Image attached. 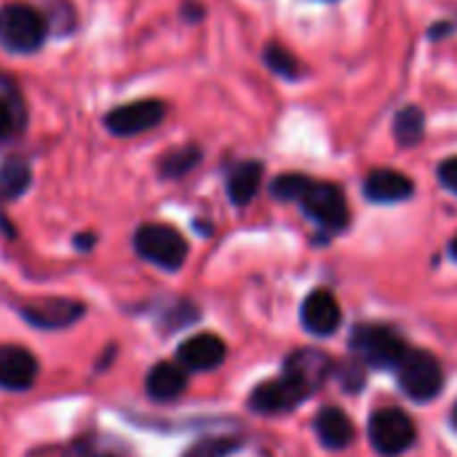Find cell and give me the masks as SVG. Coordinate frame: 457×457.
<instances>
[{
	"label": "cell",
	"instance_id": "19",
	"mask_svg": "<svg viewBox=\"0 0 457 457\" xmlns=\"http://www.w3.org/2000/svg\"><path fill=\"white\" fill-rule=\"evenodd\" d=\"M426 134V115L418 104H407L394 118V137L402 147H415Z\"/></svg>",
	"mask_w": 457,
	"mask_h": 457
},
{
	"label": "cell",
	"instance_id": "31",
	"mask_svg": "<svg viewBox=\"0 0 457 457\" xmlns=\"http://www.w3.org/2000/svg\"><path fill=\"white\" fill-rule=\"evenodd\" d=\"M450 254H453V257H455V260H457V236H455V238H453V244H450Z\"/></svg>",
	"mask_w": 457,
	"mask_h": 457
},
{
	"label": "cell",
	"instance_id": "8",
	"mask_svg": "<svg viewBox=\"0 0 457 457\" xmlns=\"http://www.w3.org/2000/svg\"><path fill=\"white\" fill-rule=\"evenodd\" d=\"M305 396L308 394L284 375L278 380H268V383L257 386L249 396V407L260 415H281V412L295 410Z\"/></svg>",
	"mask_w": 457,
	"mask_h": 457
},
{
	"label": "cell",
	"instance_id": "1",
	"mask_svg": "<svg viewBox=\"0 0 457 457\" xmlns=\"http://www.w3.org/2000/svg\"><path fill=\"white\" fill-rule=\"evenodd\" d=\"M48 32V21L27 3L0 8V46L11 54H35Z\"/></svg>",
	"mask_w": 457,
	"mask_h": 457
},
{
	"label": "cell",
	"instance_id": "4",
	"mask_svg": "<svg viewBox=\"0 0 457 457\" xmlns=\"http://www.w3.org/2000/svg\"><path fill=\"white\" fill-rule=\"evenodd\" d=\"M396 378L399 388L412 402H431L434 396H439L445 386L442 364L426 351H407L404 359L396 364Z\"/></svg>",
	"mask_w": 457,
	"mask_h": 457
},
{
	"label": "cell",
	"instance_id": "16",
	"mask_svg": "<svg viewBox=\"0 0 457 457\" xmlns=\"http://www.w3.org/2000/svg\"><path fill=\"white\" fill-rule=\"evenodd\" d=\"M316 434L324 447L329 450H345L353 442V423L340 407H324L316 415Z\"/></svg>",
	"mask_w": 457,
	"mask_h": 457
},
{
	"label": "cell",
	"instance_id": "10",
	"mask_svg": "<svg viewBox=\"0 0 457 457\" xmlns=\"http://www.w3.org/2000/svg\"><path fill=\"white\" fill-rule=\"evenodd\" d=\"M83 313H86V308L80 303L59 300V297L40 300V303H32V305L21 308V316L32 327H40V329H64V327L75 324Z\"/></svg>",
	"mask_w": 457,
	"mask_h": 457
},
{
	"label": "cell",
	"instance_id": "29",
	"mask_svg": "<svg viewBox=\"0 0 457 457\" xmlns=\"http://www.w3.org/2000/svg\"><path fill=\"white\" fill-rule=\"evenodd\" d=\"M91 244H94V236H91V233L75 238V246H78V249H91Z\"/></svg>",
	"mask_w": 457,
	"mask_h": 457
},
{
	"label": "cell",
	"instance_id": "13",
	"mask_svg": "<svg viewBox=\"0 0 457 457\" xmlns=\"http://www.w3.org/2000/svg\"><path fill=\"white\" fill-rule=\"evenodd\" d=\"M415 185L407 174L396 169H375L364 179V195L372 204H399L412 198Z\"/></svg>",
	"mask_w": 457,
	"mask_h": 457
},
{
	"label": "cell",
	"instance_id": "23",
	"mask_svg": "<svg viewBox=\"0 0 457 457\" xmlns=\"http://www.w3.org/2000/svg\"><path fill=\"white\" fill-rule=\"evenodd\" d=\"M262 59H265V64H268L276 75H281V78L295 80V78L300 75V62H297V56H295L292 51H287L284 46H278V43H268L265 51H262Z\"/></svg>",
	"mask_w": 457,
	"mask_h": 457
},
{
	"label": "cell",
	"instance_id": "22",
	"mask_svg": "<svg viewBox=\"0 0 457 457\" xmlns=\"http://www.w3.org/2000/svg\"><path fill=\"white\" fill-rule=\"evenodd\" d=\"M120 447L110 436H86L67 447L64 457H120Z\"/></svg>",
	"mask_w": 457,
	"mask_h": 457
},
{
	"label": "cell",
	"instance_id": "32",
	"mask_svg": "<svg viewBox=\"0 0 457 457\" xmlns=\"http://www.w3.org/2000/svg\"><path fill=\"white\" fill-rule=\"evenodd\" d=\"M455 426H457V407H455Z\"/></svg>",
	"mask_w": 457,
	"mask_h": 457
},
{
	"label": "cell",
	"instance_id": "17",
	"mask_svg": "<svg viewBox=\"0 0 457 457\" xmlns=\"http://www.w3.org/2000/svg\"><path fill=\"white\" fill-rule=\"evenodd\" d=\"M262 163L260 161H244L238 166H233V171L228 174V195L236 206H246L262 185Z\"/></svg>",
	"mask_w": 457,
	"mask_h": 457
},
{
	"label": "cell",
	"instance_id": "21",
	"mask_svg": "<svg viewBox=\"0 0 457 457\" xmlns=\"http://www.w3.org/2000/svg\"><path fill=\"white\" fill-rule=\"evenodd\" d=\"M201 161V150L195 145H187V147H177L171 153H166L158 163V171L163 179H179L185 177L187 171H193V166Z\"/></svg>",
	"mask_w": 457,
	"mask_h": 457
},
{
	"label": "cell",
	"instance_id": "25",
	"mask_svg": "<svg viewBox=\"0 0 457 457\" xmlns=\"http://www.w3.org/2000/svg\"><path fill=\"white\" fill-rule=\"evenodd\" d=\"M236 450H241V442L238 439H230V436H209V439L195 442L182 457H228L233 455Z\"/></svg>",
	"mask_w": 457,
	"mask_h": 457
},
{
	"label": "cell",
	"instance_id": "18",
	"mask_svg": "<svg viewBox=\"0 0 457 457\" xmlns=\"http://www.w3.org/2000/svg\"><path fill=\"white\" fill-rule=\"evenodd\" d=\"M24 126V104L16 86L0 75V145L13 139Z\"/></svg>",
	"mask_w": 457,
	"mask_h": 457
},
{
	"label": "cell",
	"instance_id": "11",
	"mask_svg": "<svg viewBox=\"0 0 457 457\" xmlns=\"http://www.w3.org/2000/svg\"><path fill=\"white\" fill-rule=\"evenodd\" d=\"M225 353L228 348L217 335H195L179 345L177 359L187 372H209L225 361Z\"/></svg>",
	"mask_w": 457,
	"mask_h": 457
},
{
	"label": "cell",
	"instance_id": "7",
	"mask_svg": "<svg viewBox=\"0 0 457 457\" xmlns=\"http://www.w3.org/2000/svg\"><path fill=\"white\" fill-rule=\"evenodd\" d=\"M166 118V104L161 99H139L120 104L104 115V126L115 137H137L155 129Z\"/></svg>",
	"mask_w": 457,
	"mask_h": 457
},
{
	"label": "cell",
	"instance_id": "9",
	"mask_svg": "<svg viewBox=\"0 0 457 457\" xmlns=\"http://www.w3.org/2000/svg\"><path fill=\"white\" fill-rule=\"evenodd\" d=\"M300 316H303V327H305L308 332L319 335V337L332 335V332L340 327V321H343L340 303H337V297H335L332 292H327V289H316L313 295H308L305 303H303Z\"/></svg>",
	"mask_w": 457,
	"mask_h": 457
},
{
	"label": "cell",
	"instance_id": "20",
	"mask_svg": "<svg viewBox=\"0 0 457 457\" xmlns=\"http://www.w3.org/2000/svg\"><path fill=\"white\" fill-rule=\"evenodd\" d=\"M29 166L21 158H5L0 163V195L3 198H16L29 187Z\"/></svg>",
	"mask_w": 457,
	"mask_h": 457
},
{
	"label": "cell",
	"instance_id": "27",
	"mask_svg": "<svg viewBox=\"0 0 457 457\" xmlns=\"http://www.w3.org/2000/svg\"><path fill=\"white\" fill-rule=\"evenodd\" d=\"M182 16H185L187 21H198V19L204 16V8H201V5H195V3H185Z\"/></svg>",
	"mask_w": 457,
	"mask_h": 457
},
{
	"label": "cell",
	"instance_id": "12",
	"mask_svg": "<svg viewBox=\"0 0 457 457\" xmlns=\"http://www.w3.org/2000/svg\"><path fill=\"white\" fill-rule=\"evenodd\" d=\"M37 378V361L27 348L3 345L0 348V388L27 391Z\"/></svg>",
	"mask_w": 457,
	"mask_h": 457
},
{
	"label": "cell",
	"instance_id": "28",
	"mask_svg": "<svg viewBox=\"0 0 457 457\" xmlns=\"http://www.w3.org/2000/svg\"><path fill=\"white\" fill-rule=\"evenodd\" d=\"M453 27H455L453 21H445V24H434L428 35H431V37H445L447 32H453Z\"/></svg>",
	"mask_w": 457,
	"mask_h": 457
},
{
	"label": "cell",
	"instance_id": "14",
	"mask_svg": "<svg viewBox=\"0 0 457 457\" xmlns=\"http://www.w3.org/2000/svg\"><path fill=\"white\" fill-rule=\"evenodd\" d=\"M329 370H332V364L321 351H297L287 361L284 375L292 383H297L305 394H311L313 388H319L329 378Z\"/></svg>",
	"mask_w": 457,
	"mask_h": 457
},
{
	"label": "cell",
	"instance_id": "24",
	"mask_svg": "<svg viewBox=\"0 0 457 457\" xmlns=\"http://www.w3.org/2000/svg\"><path fill=\"white\" fill-rule=\"evenodd\" d=\"M311 177H305V174H297V171H292V174H281V177H276L273 179V185H270V193L276 195V198H281V201H300L303 195H305V190L311 187Z\"/></svg>",
	"mask_w": 457,
	"mask_h": 457
},
{
	"label": "cell",
	"instance_id": "2",
	"mask_svg": "<svg viewBox=\"0 0 457 457\" xmlns=\"http://www.w3.org/2000/svg\"><path fill=\"white\" fill-rule=\"evenodd\" d=\"M134 249L142 260L163 268V270H179L187 260V241L179 230L147 222L134 233Z\"/></svg>",
	"mask_w": 457,
	"mask_h": 457
},
{
	"label": "cell",
	"instance_id": "15",
	"mask_svg": "<svg viewBox=\"0 0 457 457\" xmlns=\"http://www.w3.org/2000/svg\"><path fill=\"white\" fill-rule=\"evenodd\" d=\"M145 388L153 402H174L187 388V370L182 364L161 361L150 370Z\"/></svg>",
	"mask_w": 457,
	"mask_h": 457
},
{
	"label": "cell",
	"instance_id": "30",
	"mask_svg": "<svg viewBox=\"0 0 457 457\" xmlns=\"http://www.w3.org/2000/svg\"><path fill=\"white\" fill-rule=\"evenodd\" d=\"M0 230H3V233H5L8 238H13V225H11V222H8V220L3 217V212H0Z\"/></svg>",
	"mask_w": 457,
	"mask_h": 457
},
{
	"label": "cell",
	"instance_id": "5",
	"mask_svg": "<svg viewBox=\"0 0 457 457\" xmlns=\"http://www.w3.org/2000/svg\"><path fill=\"white\" fill-rule=\"evenodd\" d=\"M303 212L321 225L329 233H337L348 225L351 212H348V201L340 185L335 182H311V187L305 190V195L300 198Z\"/></svg>",
	"mask_w": 457,
	"mask_h": 457
},
{
	"label": "cell",
	"instance_id": "6",
	"mask_svg": "<svg viewBox=\"0 0 457 457\" xmlns=\"http://www.w3.org/2000/svg\"><path fill=\"white\" fill-rule=\"evenodd\" d=\"M370 442L386 457H396L407 453L415 445V423L407 412L383 407L370 418Z\"/></svg>",
	"mask_w": 457,
	"mask_h": 457
},
{
	"label": "cell",
	"instance_id": "26",
	"mask_svg": "<svg viewBox=\"0 0 457 457\" xmlns=\"http://www.w3.org/2000/svg\"><path fill=\"white\" fill-rule=\"evenodd\" d=\"M436 177H439V182H442L450 193H455L457 195V155L455 158H447V161H442V163H439Z\"/></svg>",
	"mask_w": 457,
	"mask_h": 457
},
{
	"label": "cell",
	"instance_id": "3",
	"mask_svg": "<svg viewBox=\"0 0 457 457\" xmlns=\"http://www.w3.org/2000/svg\"><path fill=\"white\" fill-rule=\"evenodd\" d=\"M351 348L359 359H364L370 367L378 370H396V364L410 351L407 343L391 327H380V324L356 327L351 337Z\"/></svg>",
	"mask_w": 457,
	"mask_h": 457
}]
</instances>
